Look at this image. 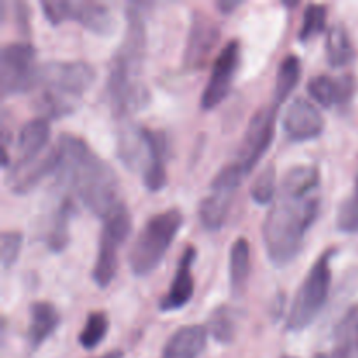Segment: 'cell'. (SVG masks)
<instances>
[{"label":"cell","mask_w":358,"mask_h":358,"mask_svg":"<svg viewBox=\"0 0 358 358\" xmlns=\"http://www.w3.org/2000/svg\"><path fill=\"white\" fill-rule=\"evenodd\" d=\"M247 175L236 163L224 166L210 185V194L199 203V220L206 231L222 229L236 189Z\"/></svg>","instance_id":"obj_11"},{"label":"cell","mask_w":358,"mask_h":358,"mask_svg":"<svg viewBox=\"0 0 358 358\" xmlns=\"http://www.w3.org/2000/svg\"><path fill=\"white\" fill-rule=\"evenodd\" d=\"M315 358H329L325 353H318V355H315Z\"/></svg>","instance_id":"obj_35"},{"label":"cell","mask_w":358,"mask_h":358,"mask_svg":"<svg viewBox=\"0 0 358 358\" xmlns=\"http://www.w3.org/2000/svg\"><path fill=\"white\" fill-rule=\"evenodd\" d=\"M358 80L353 73L346 72L341 76H317L308 83V93L325 108L345 107L357 94Z\"/></svg>","instance_id":"obj_16"},{"label":"cell","mask_w":358,"mask_h":358,"mask_svg":"<svg viewBox=\"0 0 358 358\" xmlns=\"http://www.w3.org/2000/svg\"><path fill=\"white\" fill-rule=\"evenodd\" d=\"M336 226H338V229L341 231V233H358V170L352 192H350L348 198L343 201V205L339 206Z\"/></svg>","instance_id":"obj_31"},{"label":"cell","mask_w":358,"mask_h":358,"mask_svg":"<svg viewBox=\"0 0 358 358\" xmlns=\"http://www.w3.org/2000/svg\"><path fill=\"white\" fill-rule=\"evenodd\" d=\"M301 79V62L296 55H289L283 58L280 63L278 72H276L275 80V91H273V103L280 107L285 103L287 98L290 96L294 90H296L297 83Z\"/></svg>","instance_id":"obj_26"},{"label":"cell","mask_w":358,"mask_h":358,"mask_svg":"<svg viewBox=\"0 0 358 358\" xmlns=\"http://www.w3.org/2000/svg\"><path fill=\"white\" fill-rule=\"evenodd\" d=\"M110 322L105 311H93L87 315L83 331L79 332V345L84 350H94L107 336Z\"/></svg>","instance_id":"obj_28"},{"label":"cell","mask_w":358,"mask_h":358,"mask_svg":"<svg viewBox=\"0 0 358 358\" xmlns=\"http://www.w3.org/2000/svg\"><path fill=\"white\" fill-rule=\"evenodd\" d=\"M276 115H278V107L271 103L269 107L259 108L248 122L243 142H241L238 157L234 161L245 175L254 170L255 164L262 159L266 150L271 145L276 131Z\"/></svg>","instance_id":"obj_12"},{"label":"cell","mask_w":358,"mask_h":358,"mask_svg":"<svg viewBox=\"0 0 358 358\" xmlns=\"http://www.w3.org/2000/svg\"><path fill=\"white\" fill-rule=\"evenodd\" d=\"M220 38V28L215 20L201 10H194L191 14V27H189L187 44L184 49V69L201 70L208 63L210 55L215 49Z\"/></svg>","instance_id":"obj_14"},{"label":"cell","mask_w":358,"mask_h":358,"mask_svg":"<svg viewBox=\"0 0 358 358\" xmlns=\"http://www.w3.org/2000/svg\"><path fill=\"white\" fill-rule=\"evenodd\" d=\"M76 208H73V201L70 198H63L58 203V206L52 212L51 219H49L48 231H45V245L51 252L59 254L66 248L70 241V220H72Z\"/></svg>","instance_id":"obj_22"},{"label":"cell","mask_w":358,"mask_h":358,"mask_svg":"<svg viewBox=\"0 0 358 358\" xmlns=\"http://www.w3.org/2000/svg\"><path fill=\"white\" fill-rule=\"evenodd\" d=\"M41 7L45 20L52 27H58L66 21H73V23H79L80 27L96 35H110L115 28V20L110 9L100 2H91V0H83V2L44 0V2H41Z\"/></svg>","instance_id":"obj_10"},{"label":"cell","mask_w":358,"mask_h":358,"mask_svg":"<svg viewBox=\"0 0 358 358\" xmlns=\"http://www.w3.org/2000/svg\"><path fill=\"white\" fill-rule=\"evenodd\" d=\"M283 133L292 142H308L324 133V117L320 110L306 98H296L287 107L282 119Z\"/></svg>","instance_id":"obj_15"},{"label":"cell","mask_w":358,"mask_h":358,"mask_svg":"<svg viewBox=\"0 0 358 358\" xmlns=\"http://www.w3.org/2000/svg\"><path fill=\"white\" fill-rule=\"evenodd\" d=\"M322 178L317 166L290 168L262 224L268 257L276 268L301 254L308 233L317 222L322 203Z\"/></svg>","instance_id":"obj_1"},{"label":"cell","mask_w":358,"mask_h":358,"mask_svg":"<svg viewBox=\"0 0 358 358\" xmlns=\"http://www.w3.org/2000/svg\"><path fill=\"white\" fill-rule=\"evenodd\" d=\"M325 55L332 69H343L348 66L355 59L357 51L353 45L352 37L343 23L332 24L327 30L325 37Z\"/></svg>","instance_id":"obj_24"},{"label":"cell","mask_w":358,"mask_h":358,"mask_svg":"<svg viewBox=\"0 0 358 358\" xmlns=\"http://www.w3.org/2000/svg\"><path fill=\"white\" fill-rule=\"evenodd\" d=\"M208 331L203 325H185L173 332L164 345L161 358H199L206 346Z\"/></svg>","instance_id":"obj_21"},{"label":"cell","mask_w":358,"mask_h":358,"mask_svg":"<svg viewBox=\"0 0 358 358\" xmlns=\"http://www.w3.org/2000/svg\"><path fill=\"white\" fill-rule=\"evenodd\" d=\"M126 20L128 28L110 59L105 86L112 115L119 121H124L131 114L142 110L150 101L149 87L142 80L147 49L142 6L129 3L126 9Z\"/></svg>","instance_id":"obj_3"},{"label":"cell","mask_w":358,"mask_h":358,"mask_svg":"<svg viewBox=\"0 0 358 358\" xmlns=\"http://www.w3.org/2000/svg\"><path fill=\"white\" fill-rule=\"evenodd\" d=\"M56 149L59 154V180L69 185L91 213L103 220L121 205L117 173L87 145L86 140L62 133Z\"/></svg>","instance_id":"obj_2"},{"label":"cell","mask_w":358,"mask_h":358,"mask_svg":"<svg viewBox=\"0 0 358 358\" xmlns=\"http://www.w3.org/2000/svg\"><path fill=\"white\" fill-rule=\"evenodd\" d=\"M240 66V42L229 41L213 62L212 73L201 94V108L212 110L219 107L229 94Z\"/></svg>","instance_id":"obj_13"},{"label":"cell","mask_w":358,"mask_h":358,"mask_svg":"<svg viewBox=\"0 0 358 358\" xmlns=\"http://www.w3.org/2000/svg\"><path fill=\"white\" fill-rule=\"evenodd\" d=\"M332 358H358V303L343 315L334 327Z\"/></svg>","instance_id":"obj_23"},{"label":"cell","mask_w":358,"mask_h":358,"mask_svg":"<svg viewBox=\"0 0 358 358\" xmlns=\"http://www.w3.org/2000/svg\"><path fill=\"white\" fill-rule=\"evenodd\" d=\"M23 245V234L20 231H3L0 236V252H2V266L9 269L17 261Z\"/></svg>","instance_id":"obj_32"},{"label":"cell","mask_w":358,"mask_h":358,"mask_svg":"<svg viewBox=\"0 0 358 358\" xmlns=\"http://www.w3.org/2000/svg\"><path fill=\"white\" fill-rule=\"evenodd\" d=\"M282 358H297V357H290V355H285V357H282Z\"/></svg>","instance_id":"obj_36"},{"label":"cell","mask_w":358,"mask_h":358,"mask_svg":"<svg viewBox=\"0 0 358 358\" xmlns=\"http://www.w3.org/2000/svg\"><path fill=\"white\" fill-rule=\"evenodd\" d=\"M59 311L55 304L48 301H37L30 304V322L27 329V341L31 352L41 348L58 329L59 325Z\"/></svg>","instance_id":"obj_20"},{"label":"cell","mask_w":358,"mask_h":358,"mask_svg":"<svg viewBox=\"0 0 358 358\" xmlns=\"http://www.w3.org/2000/svg\"><path fill=\"white\" fill-rule=\"evenodd\" d=\"M100 358H124V353L121 350H114V352H108L105 355H101Z\"/></svg>","instance_id":"obj_34"},{"label":"cell","mask_w":358,"mask_h":358,"mask_svg":"<svg viewBox=\"0 0 358 358\" xmlns=\"http://www.w3.org/2000/svg\"><path fill=\"white\" fill-rule=\"evenodd\" d=\"M182 224L184 215L177 208L164 210L147 220L129 248L128 264L133 275L143 278L156 271L180 231Z\"/></svg>","instance_id":"obj_6"},{"label":"cell","mask_w":358,"mask_h":358,"mask_svg":"<svg viewBox=\"0 0 358 358\" xmlns=\"http://www.w3.org/2000/svg\"><path fill=\"white\" fill-rule=\"evenodd\" d=\"M96 73L86 62H48L38 69L37 105L48 117H63L76 110L77 103L93 86Z\"/></svg>","instance_id":"obj_4"},{"label":"cell","mask_w":358,"mask_h":358,"mask_svg":"<svg viewBox=\"0 0 358 358\" xmlns=\"http://www.w3.org/2000/svg\"><path fill=\"white\" fill-rule=\"evenodd\" d=\"M327 24V6L322 3H310L304 10L303 23L299 30V41L308 42L313 37L320 35Z\"/></svg>","instance_id":"obj_30"},{"label":"cell","mask_w":358,"mask_h":358,"mask_svg":"<svg viewBox=\"0 0 358 358\" xmlns=\"http://www.w3.org/2000/svg\"><path fill=\"white\" fill-rule=\"evenodd\" d=\"M240 6L241 2H236V0H224V2H217V9H219L222 14H231Z\"/></svg>","instance_id":"obj_33"},{"label":"cell","mask_w":358,"mask_h":358,"mask_svg":"<svg viewBox=\"0 0 358 358\" xmlns=\"http://www.w3.org/2000/svg\"><path fill=\"white\" fill-rule=\"evenodd\" d=\"M206 331L220 345H229L236 336V313L229 306H217L210 313Z\"/></svg>","instance_id":"obj_27"},{"label":"cell","mask_w":358,"mask_h":358,"mask_svg":"<svg viewBox=\"0 0 358 358\" xmlns=\"http://www.w3.org/2000/svg\"><path fill=\"white\" fill-rule=\"evenodd\" d=\"M250 276V243L247 238H238L229 252V283L234 296H241Z\"/></svg>","instance_id":"obj_25"},{"label":"cell","mask_w":358,"mask_h":358,"mask_svg":"<svg viewBox=\"0 0 358 358\" xmlns=\"http://www.w3.org/2000/svg\"><path fill=\"white\" fill-rule=\"evenodd\" d=\"M332 255H334V250H327L311 266L310 273H308L303 285L297 290L296 299H294L292 308H290L289 318H287V329L289 331H304V329L313 324L315 318L324 310L332 282Z\"/></svg>","instance_id":"obj_7"},{"label":"cell","mask_w":358,"mask_h":358,"mask_svg":"<svg viewBox=\"0 0 358 358\" xmlns=\"http://www.w3.org/2000/svg\"><path fill=\"white\" fill-rule=\"evenodd\" d=\"M49 135H51V129H49L48 121L44 117L28 121L21 128L20 135H17L16 145H14L13 163L7 168V171L17 170V168H23L27 164L34 163V161L41 159L48 152Z\"/></svg>","instance_id":"obj_17"},{"label":"cell","mask_w":358,"mask_h":358,"mask_svg":"<svg viewBox=\"0 0 358 358\" xmlns=\"http://www.w3.org/2000/svg\"><path fill=\"white\" fill-rule=\"evenodd\" d=\"M117 156L128 170L142 175L147 191L157 192L166 185L168 138L164 131L145 126H121Z\"/></svg>","instance_id":"obj_5"},{"label":"cell","mask_w":358,"mask_h":358,"mask_svg":"<svg viewBox=\"0 0 358 358\" xmlns=\"http://www.w3.org/2000/svg\"><path fill=\"white\" fill-rule=\"evenodd\" d=\"M196 261V248L187 245L178 259L177 271H175L171 285L163 299L159 301L161 311H178L191 303L194 296V276H192V264Z\"/></svg>","instance_id":"obj_18"},{"label":"cell","mask_w":358,"mask_h":358,"mask_svg":"<svg viewBox=\"0 0 358 358\" xmlns=\"http://www.w3.org/2000/svg\"><path fill=\"white\" fill-rule=\"evenodd\" d=\"M37 51L30 42H10L0 55V87L2 96L21 94L37 87Z\"/></svg>","instance_id":"obj_9"},{"label":"cell","mask_w":358,"mask_h":358,"mask_svg":"<svg viewBox=\"0 0 358 358\" xmlns=\"http://www.w3.org/2000/svg\"><path fill=\"white\" fill-rule=\"evenodd\" d=\"M276 192H278L276 191V168L275 164L269 163L255 177L250 187V196L257 205H268V203L275 201Z\"/></svg>","instance_id":"obj_29"},{"label":"cell","mask_w":358,"mask_h":358,"mask_svg":"<svg viewBox=\"0 0 358 358\" xmlns=\"http://www.w3.org/2000/svg\"><path fill=\"white\" fill-rule=\"evenodd\" d=\"M131 233V215L124 203L103 219L96 261L93 266V282L100 289H107L114 282L119 268V248Z\"/></svg>","instance_id":"obj_8"},{"label":"cell","mask_w":358,"mask_h":358,"mask_svg":"<svg viewBox=\"0 0 358 358\" xmlns=\"http://www.w3.org/2000/svg\"><path fill=\"white\" fill-rule=\"evenodd\" d=\"M59 168V154L58 149H49L41 159L27 164L17 170L7 171V185L14 194H27L31 189L37 187L38 182L51 173H58Z\"/></svg>","instance_id":"obj_19"}]
</instances>
